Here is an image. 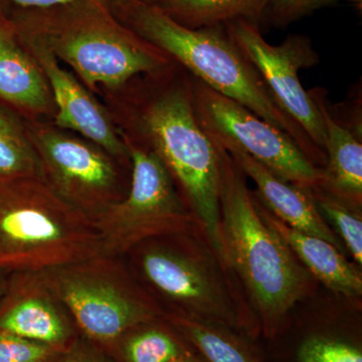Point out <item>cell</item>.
<instances>
[{
  "instance_id": "obj_1",
  "label": "cell",
  "mask_w": 362,
  "mask_h": 362,
  "mask_svg": "<svg viewBox=\"0 0 362 362\" xmlns=\"http://www.w3.org/2000/svg\"><path fill=\"white\" fill-rule=\"evenodd\" d=\"M214 145L220 159L221 259L247 297L259 330L272 338L310 294L315 279L261 218L237 162Z\"/></svg>"
},
{
  "instance_id": "obj_2",
  "label": "cell",
  "mask_w": 362,
  "mask_h": 362,
  "mask_svg": "<svg viewBox=\"0 0 362 362\" xmlns=\"http://www.w3.org/2000/svg\"><path fill=\"white\" fill-rule=\"evenodd\" d=\"M132 7L135 28L147 42L207 87L289 135L317 168L325 166V152L279 106L259 71L228 37L225 26L189 28L158 6L136 1Z\"/></svg>"
},
{
  "instance_id": "obj_3",
  "label": "cell",
  "mask_w": 362,
  "mask_h": 362,
  "mask_svg": "<svg viewBox=\"0 0 362 362\" xmlns=\"http://www.w3.org/2000/svg\"><path fill=\"white\" fill-rule=\"evenodd\" d=\"M102 257L94 221L44 178H0V274L35 275Z\"/></svg>"
},
{
  "instance_id": "obj_4",
  "label": "cell",
  "mask_w": 362,
  "mask_h": 362,
  "mask_svg": "<svg viewBox=\"0 0 362 362\" xmlns=\"http://www.w3.org/2000/svg\"><path fill=\"white\" fill-rule=\"evenodd\" d=\"M192 84L194 77L188 74L178 84L154 94L140 113V127L151 146L148 150L180 185L188 209L221 259L220 159L197 120Z\"/></svg>"
},
{
  "instance_id": "obj_5",
  "label": "cell",
  "mask_w": 362,
  "mask_h": 362,
  "mask_svg": "<svg viewBox=\"0 0 362 362\" xmlns=\"http://www.w3.org/2000/svg\"><path fill=\"white\" fill-rule=\"evenodd\" d=\"M199 226L177 235L175 244L145 247L140 259L143 275L176 305V313L255 337L261 332L258 321L202 228L194 233Z\"/></svg>"
},
{
  "instance_id": "obj_6",
  "label": "cell",
  "mask_w": 362,
  "mask_h": 362,
  "mask_svg": "<svg viewBox=\"0 0 362 362\" xmlns=\"http://www.w3.org/2000/svg\"><path fill=\"white\" fill-rule=\"evenodd\" d=\"M107 257L35 274L90 342L106 350L129 331L161 320L164 312Z\"/></svg>"
},
{
  "instance_id": "obj_7",
  "label": "cell",
  "mask_w": 362,
  "mask_h": 362,
  "mask_svg": "<svg viewBox=\"0 0 362 362\" xmlns=\"http://www.w3.org/2000/svg\"><path fill=\"white\" fill-rule=\"evenodd\" d=\"M132 185L128 197L112 202L94 218L110 258L150 240L187 233L199 226L181 202L173 177L154 152L130 148Z\"/></svg>"
},
{
  "instance_id": "obj_8",
  "label": "cell",
  "mask_w": 362,
  "mask_h": 362,
  "mask_svg": "<svg viewBox=\"0 0 362 362\" xmlns=\"http://www.w3.org/2000/svg\"><path fill=\"white\" fill-rule=\"evenodd\" d=\"M192 88L197 120L214 144L237 147L297 187L311 189L320 185L322 169L309 160L289 135L194 77Z\"/></svg>"
},
{
  "instance_id": "obj_9",
  "label": "cell",
  "mask_w": 362,
  "mask_h": 362,
  "mask_svg": "<svg viewBox=\"0 0 362 362\" xmlns=\"http://www.w3.org/2000/svg\"><path fill=\"white\" fill-rule=\"evenodd\" d=\"M228 37L259 71L279 106L325 152L322 116L309 90L300 82L298 71L318 65L319 56L311 40L303 35H289L280 45H271L259 26L246 21L225 25Z\"/></svg>"
},
{
  "instance_id": "obj_10",
  "label": "cell",
  "mask_w": 362,
  "mask_h": 362,
  "mask_svg": "<svg viewBox=\"0 0 362 362\" xmlns=\"http://www.w3.org/2000/svg\"><path fill=\"white\" fill-rule=\"evenodd\" d=\"M54 49L89 84L120 86L143 73L168 65L169 58L149 42L103 25L71 28Z\"/></svg>"
},
{
  "instance_id": "obj_11",
  "label": "cell",
  "mask_w": 362,
  "mask_h": 362,
  "mask_svg": "<svg viewBox=\"0 0 362 362\" xmlns=\"http://www.w3.org/2000/svg\"><path fill=\"white\" fill-rule=\"evenodd\" d=\"M40 160L52 189L93 221L109 204L116 173L108 159L84 143L56 133L40 137Z\"/></svg>"
},
{
  "instance_id": "obj_12",
  "label": "cell",
  "mask_w": 362,
  "mask_h": 362,
  "mask_svg": "<svg viewBox=\"0 0 362 362\" xmlns=\"http://www.w3.org/2000/svg\"><path fill=\"white\" fill-rule=\"evenodd\" d=\"M0 331L66 349L77 340L64 306L35 274H13L0 298Z\"/></svg>"
},
{
  "instance_id": "obj_13",
  "label": "cell",
  "mask_w": 362,
  "mask_h": 362,
  "mask_svg": "<svg viewBox=\"0 0 362 362\" xmlns=\"http://www.w3.org/2000/svg\"><path fill=\"white\" fill-rule=\"evenodd\" d=\"M223 149L237 162L244 175L256 183L255 194L276 218L290 228L327 240L345 254L344 245L324 220L309 189L281 180L237 147Z\"/></svg>"
},
{
  "instance_id": "obj_14",
  "label": "cell",
  "mask_w": 362,
  "mask_h": 362,
  "mask_svg": "<svg viewBox=\"0 0 362 362\" xmlns=\"http://www.w3.org/2000/svg\"><path fill=\"white\" fill-rule=\"evenodd\" d=\"M252 194L261 218L282 238L312 277L340 296L349 300L361 299V273L345 254L327 240L285 225L259 202L254 192Z\"/></svg>"
},
{
  "instance_id": "obj_15",
  "label": "cell",
  "mask_w": 362,
  "mask_h": 362,
  "mask_svg": "<svg viewBox=\"0 0 362 362\" xmlns=\"http://www.w3.org/2000/svg\"><path fill=\"white\" fill-rule=\"evenodd\" d=\"M325 128L326 164L320 185H317L352 209L362 207V144L361 138L338 123L326 104V90H309Z\"/></svg>"
},
{
  "instance_id": "obj_16",
  "label": "cell",
  "mask_w": 362,
  "mask_h": 362,
  "mask_svg": "<svg viewBox=\"0 0 362 362\" xmlns=\"http://www.w3.org/2000/svg\"><path fill=\"white\" fill-rule=\"evenodd\" d=\"M42 63L59 109L57 124L77 131L113 156L125 154L108 119L77 81L52 57L45 56Z\"/></svg>"
},
{
  "instance_id": "obj_17",
  "label": "cell",
  "mask_w": 362,
  "mask_h": 362,
  "mask_svg": "<svg viewBox=\"0 0 362 362\" xmlns=\"http://www.w3.org/2000/svg\"><path fill=\"white\" fill-rule=\"evenodd\" d=\"M13 32L11 23L0 16V102L42 110L49 100L47 85L18 47Z\"/></svg>"
},
{
  "instance_id": "obj_18",
  "label": "cell",
  "mask_w": 362,
  "mask_h": 362,
  "mask_svg": "<svg viewBox=\"0 0 362 362\" xmlns=\"http://www.w3.org/2000/svg\"><path fill=\"white\" fill-rule=\"evenodd\" d=\"M163 318L202 362H261L240 333L176 312Z\"/></svg>"
},
{
  "instance_id": "obj_19",
  "label": "cell",
  "mask_w": 362,
  "mask_h": 362,
  "mask_svg": "<svg viewBox=\"0 0 362 362\" xmlns=\"http://www.w3.org/2000/svg\"><path fill=\"white\" fill-rule=\"evenodd\" d=\"M156 6L189 28L225 26L237 21L259 25L266 0H162Z\"/></svg>"
},
{
  "instance_id": "obj_20",
  "label": "cell",
  "mask_w": 362,
  "mask_h": 362,
  "mask_svg": "<svg viewBox=\"0 0 362 362\" xmlns=\"http://www.w3.org/2000/svg\"><path fill=\"white\" fill-rule=\"evenodd\" d=\"M115 347L118 362H170L194 352L164 318L129 331Z\"/></svg>"
},
{
  "instance_id": "obj_21",
  "label": "cell",
  "mask_w": 362,
  "mask_h": 362,
  "mask_svg": "<svg viewBox=\"0 0 362 362\" xmlns=\"http://www.w3.org/2000/svg\"><path fill=\"white\" fill-rule=\"evenodd\" d=\"M0 178H44L35 151L18 119L0 102Z\"/></svg>"
},
{
  "instance_id": "obj_22",
  "label": "cell",
  "mask_w": 362,
  "mask_h": 362,
  "mask_svg": "<svg viewBox=\"0 0 362 362\" xmlns=\"http://www.w3.org/2000/svg\"><path fill=\"white\" fill-rule=\"evenodd\" d=\"M317 209L324 220L335 228V232L341 238L345 249L356 261V266H362V218L361 211L352 209L339 199L328 194L319 187L309 189Z\"/></svg>"
},
{
  "instance_id": "obj_23",
  "label": "cell",
  "mask_w": 362,
  "mask_h": 362,
  "mask_svg": "<svg viewBox=\"0 0 362 362\" xmlns=\"http://www.w3.org/2000/svg\"><path fill=\"white\" fill-rule=\"evenodd\" d=\"M298 362H362L359 347L339 338L314 335L298 349Z\"/></svg>"
},
{
  "instance_id": "obj_24",
  "label": "cell",
  "mask_w": 362,
  "mask_h": 362,
  "mask_svg": "<svg viewBox=\"0 0 362 362\" xmlns=\"http://www.w3.org/2000/svg\"><path fill=\"white\" fill-rule=\"evenodd\" d=\"M65 350L0 331V362H52Z\"/></svg>"
},
{
  "instance_id": "obj_25",
  "label": "cell",
  "mask_w": 362,
  "mask_h": 362,
  "mask_svg": "<svg viewBox=\"0 0 362 362\" xmlns=\"http://www.w3.org/2000/svg\"><path fill=\"white\" fill-rule=\"evenodd\" d=\"M338 0H266L264 18L276 26H287Z\"/></svg>"
},
{
  "instance_id": "obj_26",
  "label": "cell",
  "mask_w": 362,
  "mask_h": 362,
  "mask_svg": "<svg viewBox=\"0 0 362 362\" xmlns=\"http://www.w3.org/2000/svg\"><path fill=\"white\" fill-rule=\"evenodd\" d=\"M52 362H118L106 350L87 338L77 339Z\"/></svg>"
},
{
  "instance_id": "obj_27",
  "label": "cell",
  "mask_w": 362,
  "mask_h": 362,
  "mask_svg": "<svg viewBox=\"0 0 362 362\" xmlns=\"http://www.w3.org/2000/svg\"><path fill=\"white\" fill-rule=\"evenodd\" d=\"M11 1L25 7H52L78 4V2L100 1V0H11Z\"/></svg>"
},
{
  "instance_id": "obj_28",
  "label": "cell",
  "mask_w": 362,
  "mask_h": 362,
  "mask_svg": "<svg viewBox=\"0 0 362 362\" xmlns=\"http://www.w3.org/2000/svg\"><path fill=\"white\" fill-rule=\"evenodd\" d=\"M170 362H202L201 358L194 354H187V356L178 357V358L175 359V361Z\"/></svg>"
},
{
  "instance_id": "obj_29",
  "label": "cell",
  "mask_w": 362,
  "mask_h": 362,
  "mask_svg": "<svg viewBox=\"0 0 362 362\" xmlns=\"http://www.w3.org/2000/svg\"><path fill=\"white\" fill-rule=\"evenodd\" d=\"M8 277L9 276L0 274V298L4 296L6 291L7 285H8Z\"/></svg>"
},
{
  "instance_id": "obj_30",
  "label": "cell",
  "mask_w": 362,
  "mask_h": 362,
  "mask_svg": "<svg viewBox=\"0 0 362 362\" xmlns=\"http://www.w3.org/2000/svg\"><path fill=\"white\" fill-rule=\"evenodd\" d=\"M137 1L142 2V4H150V6H156V4H158L162 0H137Z\"/></svg>"
}]
</instances>
